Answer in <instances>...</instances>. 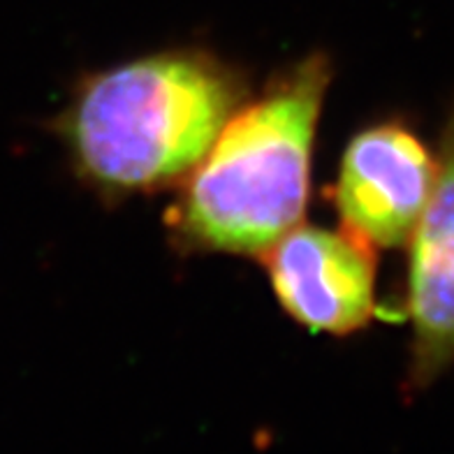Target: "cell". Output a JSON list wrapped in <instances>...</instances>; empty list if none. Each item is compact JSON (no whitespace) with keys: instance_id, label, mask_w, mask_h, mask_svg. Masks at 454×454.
<instances>
[{"instance_id":"obj_1","label":"cell","mask_w":454,"mask_h":454,"mask_svg":"<svg viewBox=\"0 0 454 454\" xmlns=\"http://www.w3.org/2000/svg\"><path fill=\"white\" fill-rule=\"evenodd\" d=\"M248 98L239 67L168 49L82 79L56 128L79 179L116 202L184 184Z\"/></svg>"},{"instance_id":"obj_2","label":"cell","mask_w":454,"mask_h":454,"mask_svg":"<svg viewBox=\"0 0 454 454\" xmlns=\"http://www.w3.org/2000/svg\"><path fill=\"white\" fill-rule=\"evenodd\" d=\"M329 82L332 60L313 51L232 114L169 209L176 246L262 257L301 223Z\"/></svg>"},{"instance_id":"obj_3","label":"cell","mask_w":454,"mask_h":454,"mask_svg":"<svg viewBox=\"0 0 454 454\" xmlns=\"http://www.w3.org/2000/svg\"><path fill=\"white\" fill-rule=\"evenodd\" d=\"M436 174L438 158L406 123L359 130L343 151L334 188L340 225L376 251L408 244Z\"/></svg>"},{"instance_id":"obj_4","label":"cell","mask_w":454,"mask_h":454,"mask_svg":"<svg viewBox=\"0 0 454 454\" xmlns=\"http://www.w3.org/2000/svg\"><path fill=\"white\" fill-rule=\"evenodd\" d=\"M376 248L355 234L297 225L260 260L271 290L294 323L346 336L376 316Z\"/></svg>"},{"instance_id":"obj_5","label":"cell","mask_w":454,"mask_h":454,"mask_svg":"<svg viewBox=\"0 0 454 454\" xmlns=\"http://www.w3.org/2000/svg\"><path fill=\"white\" fill-rule=\"evenodd\" d=\"M436 158L434 192L411 234L408 387L415 392L436 383L454 366V102Z\"/></svg>"}]
</instances>
